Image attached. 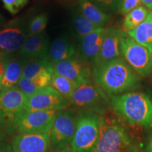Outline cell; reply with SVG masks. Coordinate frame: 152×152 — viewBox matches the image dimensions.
I'll return each instance as SVG.
<instances>
[{
	"label": "cell",
	"instance_id": "obj_30",
	"mask_svg": "<svg viewBox=\"0 0 152 152\" xmlns=\"http://www.w3.org/2000/svg\"><path fill=\"white\" fill-rule=\"evenodd\" d=\"M140 5H142L140 0H122L121 7H120V9L118 12L120 14L125 16L130 11L137 8Z\"/></svg>",
	"mask_w": 152,
	"mask_h": 152
},
{
	"label": "cell",
	"instance_id": "obj_33",
	"mask_svg": "<svg viewBox=\"0 0 152 152\" xmlns=\"http://www.w3.org/2000/svg\"><path fill=\"white\" fill-rule=\"evenodd\" d=\"M51 151L52 152H74L73 150L72 149L71 145L66 146V147L61 148V149L52 150V151Z\"/></svg>",
	"mask_w": 152,
	"mask_h": 152
},
{
	"label": "cell",
	"instance_id": "obj_22",
	"mask_svg": "<svg viewBox=\"0 0 152 152\" xmlns=\"http://www.w3.org/2000/svg\"><path fill=\"white\" fill-rule=\"evenodd\" d=\"M54 72V65L48 59L29 61L23 70L22 77L30 80L35 79L43 72Z\"/></svg>",
	"mask_w": 152,
	"mask_h": 152
},
{
	"label": "cell",
	"instance_id": "obj_18",
	"mask_svg": "<svg viewBox=\"0 0 152 152\" xmlns=\"http://www.w3.org/2000/svg\"><path fill=\"white\" fill-rule=\"evenodd\" d=\"M77 54L76 48L68 35H62L54 39L49 47L48 60L53 64L68 59Z\"/></svg>",
	"mask_w": 152,
	"mask_h": 152
},
{
	"label": "cell",
	"instance_id": "obj_23",
	"mask_svg": "<svg viewBox=\"0 0 152 152\" xmlns=\"http://www.w3.org/2000/svg\"><path fill=\"white\" fill-rule=\"evenodd\" d=\"M149 14V10L144 6L140 5L134 9L124 17L123 21V31L128 33L137 26L147 18Z\"/></svg>",
	"mask_w": 152,
	"mask_h": 152
},
{
	"label": "cell",
	"instance_id": "obj_8",
	"mask_svg": "<svg viewBox=\"0 0 152 152\" xmlns=\"http://www.w3.org/2000/svg\"><path fill=\"white\" fill-rule=\"evenodd\" d=\"M78 111L75 108L58 111L50 130V150L61 149L71 145L75 130Z\"/></svg>",
	"mask_w": 152,
	"mask_h": 152
},
{
	"label": "cell",
	"instance_id": "obj_11",
	"mask_svg": "<svg viewBox=\"0 0 152 152\" xmlns=\"http://www.w3.org/2000/svg\"><path fill=\"white\" fill-rule=\"evenodd\" d=\"M57 113V111H25L17 119L16 130L30 134L49 132Z\"/></svg>",
	"mask_w": 152,
	"mask_h": 152
},
{
	"label": "cell",
	"instance_id": "obj_6",
	"mask_svg": "<svg viewBox=\"0 0 152 152\" xmlns=\"http://www.w3.org/2000/svg\"><path fill=\"white\" fill-rule=\"evenodd\" d=\"M69 101L71 104L80 111H92L99 113H103L110 105L109 96L93 80L78 85Z\"/></svg>",
	"mask_w": 152,
	"mask_h": 152
},
{
	"label": "cell",
	"instance_id": "obj_37",
	"mask_svg": "<svg viewBox=\"0 0 152 152\" xmlns=\"http://www.w3.org/2000/svg\"><path fill=\"white\" fill-rule=\"evenodd\" d=\"M1 73V61H0V74Z\"/></svg>",
	"mask_w": 152,
	"mask_h": 152
},
{
	"label": "cell",
	"instance_id": "obj_24",
	"mask_svg": "<svg viewBox=\"0 0 152 152\" xmlns=\"http://www.w3.org/2000/svg\"><path fill=\"white\" fill-rule=\"evenodd\" d=\"M50 86L57 92L69 99L74 91L78 86L74 82L54 71Z\"/></svg>",
	"mask_w": 152,
	"mask_h": 152
},
{
	"label": "cell",
	"instance_id": "obj_13",
	"mask_svg": "<svg viewBox=\"0 0 152 152\" xmlns=\"http://www.w3.org/2000/svg\"><path fill=\"white\" fill-rule=\"evenodd\" d=\"M13 152H49L50 132L46 133H19L12 142Z\"/></svg>",
	"mask_w": 152,
	"mask_h": 152
},
{
	"label": "cell",
	"instance_id": "obj_28",
	"mask_svg": "<svg viewBox=\"0 0 152 152\" xmlns=\"http://www.w3.org/2000/svg\"><path fill=\"white\" fill-rule=\"evenodd\" d=\"M4 7L12 15L18 14V11L27 4L29 0H1Z\"/></svg>",
	"mask_w": 152,
	"mask_h": 152
},
{
	"label": "cell",
	"instance_id": "obj_9",
	"mask_svg": "<svg viewBox=\"0 0 152 152\" xmlns=\"http://www.w3.org/2000/svg\"><path fill=\"white\" fill-rule=\"evenodd\" d=\"M28 37L27 24L16 18L0 28V58L16 56Z\"/></svg>",
	"mask_w": 152,
	"mask_h": 152
},
{
	"label": "cell",
	"instance_id": "obj_10",
	"mask_svg": "<svg viewBox=\"0 0 152 152\" xmlns=\"http://www.w3.org/2000/svg\"><path fill=\"white\" fill-rule=\"evenodd\" d=\"M71 104L68 99L51 86L39 89L26 97L25 109L27 111H57L67 109Z\"/></svg>",
	"mask_w": 152,
	"mask_h": 152
},
{
	"label": "cell",
	"instance_id": "obj_2",
	"mask_svg": "<svg viewBox=\"0 0 152 152\" xmlns=\"http://www.w3.org/2000/svg\"><path fill=\"white\" fill-rule=\"evenodd\" d=\"M114 111L129 124L152 128V101L144 93L129 92L109 96Z\"/></svg>",
	"mask_w": 152,
	"mask_h": 152
},
{
	"label": "cell",
	"instance_id": "obj_35",
	"mask_svg": "<svg viewBox=\"0 0 152 152\" xmlns=\"http://www.w3.org/2000/svg\"><path fill=\"white\" fill-rule=\"evenodd\" d=\"M6 23L5 22V18H4V16L0 14V28H1Z\"/></svg>",
	"mask_w": 152,
	"mask_h": 152
},
{
	"label": "cell",
	"instance_id": "obj_29",
	"mask_svg": "<svg viewBox=\"0 0 152 152\" xmlns=\"http://www.w3.org/2000/svg\"><path fill=\"white\" fill-rule=\"evenodd\" d=\"M53 73H54V72L51 71L43 72V73L39 74L37 77H36L35 79H33V80L39 88H43V87L50 86Z\"/></svg>",
	"mask_w": 152,
	"mask_h": 152
},
{
	"label": "cell",
	"instance_id": "obj_19",
	"mask_svg": "<svg viewBox=\"0 0 152 152\" xmlns=\"http://www.w3.org/2000/svg\"><path fill=\"white\" fill-rule=\"evenodd\" d=\"M78 10L85 18L98 28H105L111 17L88 0H77Z\"/></svg>",
	"mask_w": 152,
	"mask_h": 152
},
{
	"label": "cell",
	"instance_id": "obj_3",
	"mask_svg": "<svg viewBox=\"0 0 152 152\" xmlns=\"http://www.w3.org/2000/svg\"><path fill=\"white\" fill-rule=\"evenodd\" d=\"M94 152H138V147L118 115L102 114L99 137Z\"/></svg>",
	"mask_w": 152,
	"mask_h": 152
},
{
	"label": "cell",
	"instance_id": "obj_5",
	"mask_svg": "<svg viewBox=\"0 0 152 152\" xmlns=\"http://www.w3.org/2000/svg\"><path fill=\"white\" fill-rule=\"evenodd\" d=\"M26 96L16 87L0 90V131L12 134L18 118L26 111Z\"/></svg>",
	"mask_w": 152,
	"mask_h": 152
},
{
	"label": "cell",
	"instance_id": "obj_32",
	"mask_svg": "<svg viewBox=\"0 0 152 152\" xmlns=\"http://www.w3.org/2000/svg\"><path fill=\"white\" fill-rule=\"evenodd\" d=\"M0 152H13L12 147L8 143L0 142Z\"/></svg>",
	"mask_w": 152,
	"mask_h": 152
},
{
	"label": "cell",
	"instance_id": "obj_15",
	"mask_svg": "<svg viewBox=\"0 0 152 152\" xmlns=\"http://www.w3.org/2000/svg\"><path fill=\"white\" fill-rule=\"evenodd\" d=\"M50 42L45 33L28 36L16 56L28 61L48 59Z\"/></svg>",
	"mask_w": 152,
	"mask_h": 152
},
{
	"label": "cell",
	"instance_id": "obj_1",
	"mask_svg": "<svg viewBox=\"0 0 152 152\" xmlns=\"http://www.w3.org/2000/svg\"><path fill=\"white\" fill-rule=\"evenodd\" d=\"M92 69L93 80L109 96L132 92L141 80L121 57L95 64Z\"/></svg>",
	"mask_w": 152,
	"mask_h": 152
},
{
	"label": "cell",
	"instance_id": "obj_21",
	"mask_svg": "<svg viewBox=\"0 0 152 152\" xmlns=\"http://www.w3.org/2000/svg\"><path fill=\"white\" fill-rule=\"evenodd\" d=\"M71 17L73 32L78 40L97 28H99L85 18L78 9H72Z\"/></svg>",
	"mask_w": 152,
	"mask_h": 152
},
{
	"label": "cell",
	"instance_id": "obj_12",
	"mask_svg": "<svg viewBox=\"0 0 152 152\" xmlns=\"http://www.w3.org/2000/svg\"><path fill=\"white\" fill-rule=\"evenodd\" d=\"M53 65L55 72L77 85L93 80L92 66L78 54Z\"/></svg>",
	"mask_w": 152,
	"mask_h": 152
},
{
	"label": "cell",
	"instance_id": "obj_16",
	"mask_svg": "<svg viewBox=\"0 0 152 152\" xmlns=\"http://www.w3.org/2000/svg\"><path fill=\"white\" fill-rule=\"evenodd\" d=\"M123 30L115 27H106L103 42L95 64L121 57V41Z\"/></svg>",
	"mask_w": 152,
	"mask_h": 152
},
{
	"label": "cell",
	"instance_id": "obj_36",
	"mask_svg": "<svg viewBox=\"0 0 152 152\" xmlns=\"http://www.w3.org/2000/svg\"><path fill=\"white\" fill-rule=\"evenodd\" d=\"M149 14L150 15V16H151V20H152V9H151V10H149Z\"/></svg>",
	"mask_w": 152,
	"mask_h": 152
},
{
	"label": "cell",
	"instance_id": "obj_20",
	"mask_svg": "<svg viewBox=\"0 0 152 152\" xmlns=\"http://www.w3.org/2000/svg\"><path fill=\"white\" fill-rule=\"evenodd\" d=\"M126 33L137 43L152 53V20L149 14L140 26Z\"/></svg>",
	"mask_w": 152,
	"mask_h": 152
},
{
	"label": "cell",
	"instance_id": "obj_26",
	"mask_svg": "<svg viewBox=\"0 0 152 152\" xmlns=\"http://www.w3.org/2000/svg\"><path fill=\"white\" fill-rule=\"evenodd\" d=\"M106 14L118 12L122 0H88Z\"/></svg>",
	"mask_w": 152,
	"mask_h": 152
},
{
	"label": "cell",
	"instance_id": "obj_31",
	"mask_svg": "<svg viewBox=\"0 0 152 152\" xmlns=\"http://www.w3.org/2000/svg\"><path fill=\"white\" fill-rule=\"evenodd\" d=\"M138 152H152V132L148 136L144 146Z\"/></svg>",
	"mask_w": 152,
	"mask_h": 152
},
{
	"label": "cell",
	"instance_id": "obj_27",
	"mask_svg": "<svg viewBox=\"0 0 152 152\" xmlns=\"http://www.w3.org/2000/svg\"><path fill=\"white\" fill-rule=\"evenodd\" d=\"M19 90L26 97L31 96L34 93H35L39 89L33 80H30L25 77H20L19 80L18 84L16 86Z\"/></svg>",
	"mask_w": 152,
	"mask_h": 152
},
{
	"label": "cell",
	"instance_id": "obj_25",
	"mask_svg": "<svg viewBox=\"0 0 152 152\" xmlns=\"http://www.w3.org/2000/svg\"><path fill=\"white\" fill-rule=\"evenodd\" d=\"M48 23V16L46 14H40L34 16L27 23L28 36L39 35L44 33Z\"/></svg>",
	"mask_w": 152,
	"mask_h": 152
},
{
	"label": "cell",
	"instance_id": "obj_7",
	"mask_svg": "<svg viewBox=\"0 0 152 152\" xmlns=\"http://www.w3.org/2000/svg\"><path fill=\"white\" fill-rule=\"evenodd\" d=\"M121 57L140 77H146L152 72V53L124 31L121 41Z\"/></svg>",
	"mask_w": 152,
	"mask_h": 152
},
{
	"label": "cell",
	"instance_id": "obj_17",
	"mask_svg": "<svg viewBox=\"0 0 152 152\" xmlns=\"http://www.w3.org/2000/svg\"><path fill=\"white\" fill-rule=\"evenodd\" d=\"M106 28H99L94 30L79 40L78 54L93 66L99 54Z\"/></svg>",
	"mask_w": 152,
	"mask_h": 152
},
{
	"label": "cell",
	"instance_id": "obj_14",
	"mask_svg": "<svg viewBox=\"0 0 152 152\" xmlns=\"http://www.w3.org/2000/svg\"><path fill=\"white\" fill-rule=\"evenodd\" d=\"M1 73L0 74V90L16 87L22 76L23 70L29 61L18 56L0 58Z\"/></svg>",
	"mask_w": 152,
	"mask_h": 152
},
{
	"label": "cell",
	"instance_id": "obj_34",
	"mask_svg": "<svg viewBox=\"0 0 152 152\" xmlns=\"http://www.w3.org/2000/svg\"><path fill=\"white\" fill-rule=\"evenodd\" d=\"M141 4L149 10L152 9V0H140Z\"/></svg>",
	"mask_w": 152,
	"mask_h": 152
},
{
	"label": "cell",
	"instance_id": "obj_4",
	"mask_svg": "<svg viewBox=\"0 0 152 152\" xmlns=\"http://www.w3.org/2000/svg\"><path fill=\"white\" fill-rule=\"evenodd\" d=\"M102 114L92 111H78L71 143L74 152L94 151L99 137Z\"/></svg>",
	"mask_w": 152,
	"mask_h": 152
}]
</instances>
